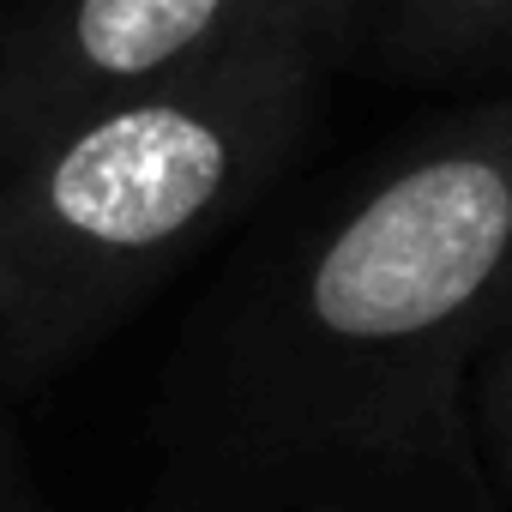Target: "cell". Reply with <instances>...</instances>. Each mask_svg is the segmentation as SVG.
I'll list each match as a JSON object with an SVG mask.
<instances>
[{
	"label": "cell",
	"mask_w": 512,
	"mask_h": 512,
	"mask_svg": "<svg viewBox=\"0 0 512 512\" xmlns=\"http://www.w3.org/2000/svg\"><path fill=\"white\" fill-rule=\"evenodd\" d=\"M332 67L241 25L0 169V392H43L260 205L308 145Z\"/></svg>",
	"instance_id": "2"
},
{
	"label": "cell",
	"mask_w": 512,
	"mask_h": 512,
	"mask_svg": "<svg viewBox=\"0 0 512 512\" xmlns=\"http://www.w3.org/2000/svg\"><path fill=\"white\" fill-rule=\"evenodd\" d=\"M247 0H13L0 13V169L61 127L223 49Z\"/></svg>",
	"instance_id": "3"
},
{
	"label": "cell",
	"mask_w": 512,
	"mask_h": 512,
	"mask_svg": "<svg viewBox=\"0 0 512 512\" xmlns=\"http://www.w3.org/2000/svg\"><path fill=\"white\" fill-rule=\"evenodd\" d=\"M512 320V85L374 157L169 368L223 488L476 500L470 392Z\"/></svg>",
	"instance_id": "1"
},
{
	"label": "cell",
	"mask_w": 512,
	"mask_h": 512,
	"mask_svg": "<svg viewBox=\"0 0 512 512\" xmlns=\"http://www.w3.org/2000/svg\"><path fill=\"white\" fill-rule=\"evenodd\" d=\"M494 470H500V482H506V494H512V458H506V464H494Z\"/></svg>",
	"instance_id": "9"
},
{
	"label": "cell",
	"mask_w": 512,
	"mask_h": 512,
	"mask_svg": "<svg viewBox=\"0 0 512 512\" xmlns=\"http://www.w3.org/2000/svg\"><path fill=\"white\" fill-rule=\"evenodd\" d=\"M356 55L398 79H470L512 67V0H374Z\"/></svg>",
	"instance_id": "4"
},
{
	"label": "cell",
	"mask_w": 512,
	"mask_h": 512,
	"mask_svg": "<svg viewBox=\"0 0 512 512\" xmlns=\"http://www.w3.org/2000/svg\"><path fill=\"white\" fill-rule=\"evenodd\" d=\"M476 422H482V446L494 464L512 458V320L494 338V350L476 368Z\"/></svg>",
	"instance_id": "7"
},
{
	"label": "cell",
	"mask_w": 512,
	"mask_h": 512,
	"mask_svg": "<svg viewBox=\"0 0 512 512\" xmlns=\"http://www.w3.org/2000/svg\"><path fill=\"white\" fill-rule=\"evenodd\" d=\"M368 13H374V0H247L241 25L284 31V37H302V43L326 49L332 61H350L362 49Z\"/></svg>",
	"instance_id": "5"
},
{
	"label": "cell",
	"mask_w": 512,
	"mask_h": 512,
	"mask_svg": "<svg viewBox=\"0 0 512 512\" xmlns=\"http://www.w3.org/2000/svg\"><path fill=\"white\" fill-rule=\"evenodd\" d=\"M247 506L235 512H464L452 500H410V494H362V488H235Z\"/></svg>",
	"instance_id": "6"
},
{
	"label": "cell",
	"mask_w": 512,
	"mask_h": 512,
	"mask_svg": "<svg viewBox=\"0 0 512 512\" xmlns=\"http://www.w3.org/2000/svg\"><path fill=\"white\" fill-rule=\"evenodd\" d=\"M0 512H31V506H25V476H19V458H13L7 428H0Z\"/></svg>",
	"instance_id": "8"
}]
</instances>
